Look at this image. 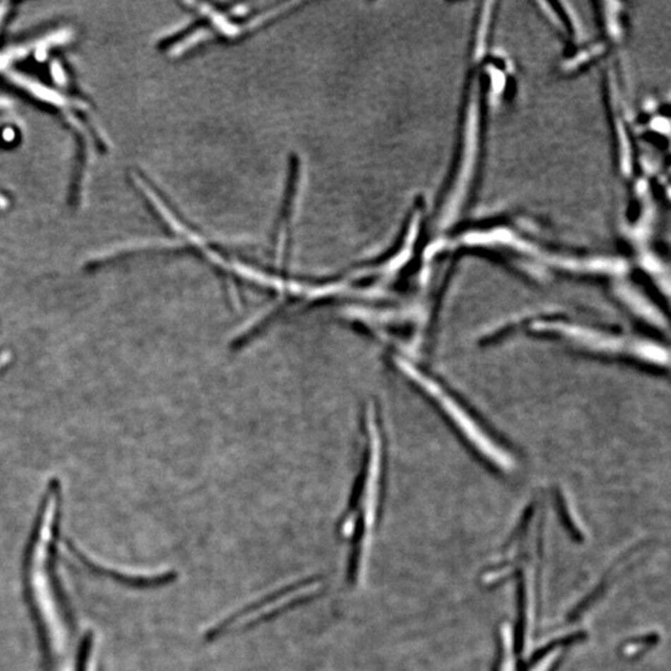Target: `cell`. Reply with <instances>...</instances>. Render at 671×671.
<instances>
[{
    "label": "cell",
    "mask_w": 671,
    "mask_h": 671,
    "mask_svg": "<svg viewBox=\"0 0 671 671\" xmlns=\"http://www.w3.org/2000/svg\"><path fill=\"white\" fill-rule=\"evenodd\" d=\"M321 582V576H310L290 583L282 588L272 591L265 597L251 602L244 608L217 622L204 631V639L205 641H215L219 638H223L224 635L233 633L234 630L243 631L254 628L296 607L310 603L316 598V596H320L318 588Z\"/></svg>",
    "instance_id": "1"
}]
</instances>
